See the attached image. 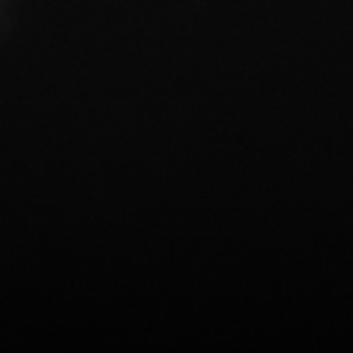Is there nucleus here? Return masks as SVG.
Wrapping results in <instances>:
<instances>
[]
</instances>
